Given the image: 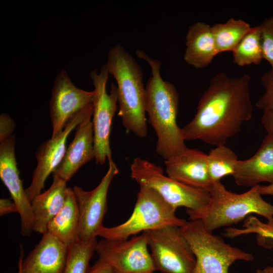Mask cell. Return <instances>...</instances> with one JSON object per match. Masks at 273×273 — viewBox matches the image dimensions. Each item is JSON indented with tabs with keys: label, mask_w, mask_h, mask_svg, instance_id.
<instances>
[{
	"label": "cell",
	"mask_w": 273,
	"mask_h": 273,
	"mask_svg": "<svg viewBox=\"0 0 273 273\" xmlns=\"http://www.w3.org/2000/svg\"><path fill=\"white\" fill-rule=\"evenodd\" d=\"M251 79L247 74L232 77L219 72L213 76L194 118L181 128L184 140H199L215 147L225 145L252 117Z\"/></svg>",
	"instance_id": "cell-1"
},
{
	"label": "cell",
	"mask_w": 273,
	"mask_h": 273,
	"mask_svg": "<svg viewBox=\"0 0 273 273\" xmlns=\"http://www.w3.org/2000/svg\"><path fill=\"white\" fill-rule=\"evenodd\" d=\"M135 53L148 63L151 69L152 75L145 87L146 112L157 135L156 153L167 160L187 148L181 128L177 123L179 95L172 83L162 79L160 61L141 50L136 51Z\"/></svg>",
	"instance_id": "cell-2"
},
{
	"label": "cell",
	"mask_w": 273,
	"mask_h": 273,
	"mask_svg": "<svg viewBox=\"0 0 273 273\" xmlns=\"http://www.w3.org/2000/svg\"><path fill=\"white\" fill-rule=\"evenodd\" d=\"M105 66L117 82L118 115L123 126L139 138L146 137V88L141 67L119 44L109 50Z\"/></svg>",
	"instance_id": "cell-3"
},
{
	"label": "cell",
	"mask_w": 273,
	"mask_h": 273,
	"mask_svg": "<svg viewBox=\"0 0 273 273\" xmlns=\"http://www.w3.org/2000/svg\"><path fill=\"white\" fill-rule=\"evenodd\" d=\"M260 185L237 194L228 190L220 181L209 188L208 203L196 210L187 209L190 220H199L208 231L236 223L251 214L268 220L273 217V205L265 201L260 192Z\"/></svg>",
	"instance_id": "cell-4"
},
{
	"label": "cell",
	"mask_w": 273,
	"mask_h": 273,
	"mask_svg": "<svg viewBox=\"0 0 273 273\" xmlns=\"http://www.w3.org/2000/svg\"><path fill=\"white\" fill-rule=\"evenodd\" d=\"M196 258L193 273H229V267L237 260L252 261V254L224 242L208 231L199 220L187 221L180 227ZM256 273H273V267L257 270Z\"/></svg>",
	"instance_id": "cell-5"
},
{
	"label": "cell",
	"mask_w": 273,
	"mask_h": 273,
	"mask_svg": "<svg viewBox=\"0 0 273 273\" xmlns=\"http://www.w3.org/2000/svg\"><path fill=\"white\" fill-rule=\"evenodd\" d=\"M175 210L154 190L140 186L130 216L119 225L109 228L103 226L98 236L106 239H127L140 232L167 225L181 227L187 221L177 217Z\"/></svg>",
	"instance_id": "cell-6"
},
{
	"label": "cell",
	"mask_w": 273,
	"mask_h": 273,
	"mask_svg": "<svg viewBox=\"0 0 273 273\" xmlns=\"http://www.w3.org/2000/svg\"><path fill=\"white\" fill-rule=\"evenodd\" d=\"M130 176L140 186L156 191L167 203L176 209L185 207L196 210L209 202V190L195 188L177 181L164 174L161 167L140 157L131 164Z\"/></svg>",
	"instance_id": "cell-7"
},
{
	"label": "cell",
	"mask_w": 273,
	"mask_h": 273,
	"mask_svg": "<svg viewBox=\"0 0 273 273\" xmlns=\"http://www.w3.org/2000/svg\"><path fill=\"white\" fill-rule=\"evenodd\" d=\"M145 232L156 270L193 273L196 258L180 227L167 225Z\"/></svg>",
	"instance_id": "cell-8"
},
{
	"label": "cell",
	"mask_w": 273,
	"mask_h": 273,
	"mask_svg": "<svg viewBox=\"0 0 273 273\" xmlns=\"http://www.w3.org/2000/svg\"><path fill=\"white\" fill-rule=\"evenodd\" d=\"M109 72L104 65L99 73L94 69L90 77L94 85L93 125L95 159L97 164H104L107 159L113 160L110 146V135L113 118L117 111L118 103L117 87L111 84L109 94L106 92Z\"/></svg>",
	"instance_id": "cell-9"
},
{
	"label": "cell",
	"mask_w": 273,
	"mask_h": 273,
	"mask_svg": "<svg viewBox=\"0 0 273 273\" xmlns=\"http://www.w3.org/2000/svg\"><path fill=\"white\" fill-rule=\"evenodd\" d=\"M99 258L120 273H154L145 232L129 239H103L97 243Z\"/></svg>",
	"instance_id": "cell-10"
},
{
	"label": "cell",
	"mask_w": 273,
	"mask_h": 273,
	"mask_svg": "<svg viewBox=\"0 0 273 273\" xmlns=\"http://www.w3.org/2000/svg\"><path fill=\"white\" fill-rule=\"evenodd\" d=\"M119 172L111 160L108 169L99 185L93 190L86 191L77 186L73 190L79 213L78 241L90 243L97 241V237L103 225V220L107 210V194L114 177Z\"/></svg>",
	"instance_id": "cell-11"
},
{
	"label": "cell",
	"mask_w": 273,
	"mask_h": 273,
	"mask_svg": "<svg viewBox=\"0 0 273 273\" xmlns=\"http://www.w3.org/2000/svg\"><path fill=\"white\" fill-rule=\"evenodd\" d=\"M93 104L71 118L60 132L39 146L35 153L37 165L33 173L31 182L25 189L31 202L36 196L41 193L46 179L61 163L66 152V143L69 134L84 119L93 116Z\"/></svg>",
	"instance_id": "cell-12"
},
{
	"label": "cell",
	"mask_w": 273,
	"mask_h": 273,
	"mask_svg": "<svg viewBox=\"0 0 273 273\" xmlns=\"http://www.w3.org/2000/svg\"><path fill=\"white\" fill-rule=\"evenodd\" d=\"M94 94V90L77 87L67 72L60 71L55 78L50 102L52 136L60 132L75 115L92 105Z\"/></svg>",
	"instance_id": "cell-13"
},
{
	"label": "cell",
	"mask_w": 273,
	"mask_h": 273,
	"mask_svg": "<svg viewBox=\"0 0 273 273\" xmlns=\"http://www.w3.org/2000/svg\"><path fill=\"white\" fill-rule=\"evenodd\" d=\"M15 150V135L0 142V177L18 208L21 234L28 236L32 232L34 216L31 203L20 178Z\"/></svg>",
	"instance_id": "cell-14"
},
{
	"label": "cell",
	"mask_w": 273,
	"mask_h": 273,
	"mask_svg": "<svg viewBox=\"0 0 273 273\" xmlns=\"http://www.w3.org/2000/svg\"><path fill=\"white\" fill-rule=\"evenodd\" d=\"M207 158V154L187 147L177 155L165 160L167 175L190 187L209 190L212 183Z\"/></svg>",
	"instance_id": "cell-15"
},
{
	"label": "cell",
	"mask_w": 273,
	"mask_h": 273,
	"mask_svg": "<svg viewBox=\"0 0 273 273\" xmlns=\"http://www.w3.org/2000/svg\"><path fill=\"white\" fill-rule=\"evenodd\" d=\"M92 116L86 118L76 127L74 137L53 175L67 182L81 166L95 158Z\"/></svg>",
	"instance_id": "cell-16"
},
{
	"label": "cell",
	"mask_w": 273,
	"mask_h": 273,
	"mask_svg": "<svg viewBox=\"0 0 273 273\" xmlns=\"http://www.w3.org/2000/svg\"><path fill=\"white\" fill-rule=\"evenodd\" d=\"M236 184L251 187L273 183V136L266 134L255 154L238 160L232 175Z\"/></svg>",
	"instance_id": "cell-17"
},
{
	"label": "cell",
	"mask_w": 273,
	"mask_h": 273,
	"mask_svg": "<svg viewBox=\"0 0 273 273\" xmlns=\"http://www.w3.org/2000/svg\"><path fill=\"white\" fill-rule=\"evenodd\" d=\"M68 247L47 232L23 259L24 273H63Z\"/></svg>",
	"instance_id": "cell-18"
},
{
	"label": "cell",
	"mask_w": 273,
	"mask_h": 273,
	"mask_svg": "<svg viewBox=\"0 0 273 273\" xmlns=\"http://www.w3.org/2000/svg\"><path fill=\"white\" fill-rule=\"evenodd\" d=\"M68 188L67 181L53 175L51 187L34 198L31 202L34 216L32 231L42 235L47 232L50 222L64 204Z\"/></svg>",
	"instance_id": "cell-19"
},
{
	"label": "cell",
	"mask_w": 273,
	"mask_h": 273,
	"mask_svg": "<svg viewBox=\"0 0 273 273\" xmlns=\"http://www.w3.org/2000/svg\"><path fill=\"white\" fill-rule=\"evenodd\" d=\"M186 40L184 59L188 64L197 69L207 67L218 54L211 26L206 23L197 22L191 25Z\"/></svg>",
	"instance_id": "cell-20"
},
{
	"label": "cell",
	"mask_w": 273,
	"mask_h": 273,
	"mask_svg": "<svg viewBox=\"0 0 273 273\" xmlns=\"http://www.w3.org/2000/svg\"><path fill=\"white\" fill-rule=\"evenodd\" d=\"M79 213L73 189L68 187L64 204L50 222L47 232L68 248L78 241Z\"/></svg>",
	"instance_id": "cell-21"
},
{
	"label": "cell",
	"mask_w": 273,
	"mask_h": 273,
	"mask_svg": "<svg viewBox=\"0 0 273 273\" xmlns=\"http://www.w3.org/2000/svg\"><path fill=\"white\" fill-rule=\"evenodd\" d=\"M252 27L242 19H229L211 26L218 54L233 52Z\"/></svg>",
	"instance_id": "cell-22"
},
{
	"label": "cell",
	"mask_w": 273,
	"mask_h": 273,
	"mask_svg": "<svg viewBox=\"0 0 273 273\" xmlns=\"http://www.w3.org/2000/svg\"><path fill=\"white\" fill-rule=\"evenodd\" d=\"M232 52L234 63L238 66L259 64L263 59L260 25L252 27Z\"/></svg>",
	"instance_id": "cell-23"
},
{
	"label": "cell",
	"mask_w": 273,
	"mask_h": 273,
	"mask_svg": "<svg viewBox=\"0 0 273 273\" xmlns=\"http://www.w3.org/2000/svg\"><path fill=\"white\" fill-rule=\"evenodd\" d=\"M239 160L235 153L225 145L215 146L207 154V166L212 183L233 175Z\"/></svg>",
	"instance_id": "cell-24"
},
{
	"label": "cell",
	"mask_w": 273,
	"mask_h": 273,
	"mask_svg": "<svg viewBox=\"0 0 273 273\" xmlns=\"http://www.w3.org/2000/svg\"><path fill=\"white\" fill-rule=\"evenodd\" d=\"M97 243H82L77 241L70 246L63 273H86Z\"/></svg>",
	"instance_id": "cell-25"
},
{
	"label": "cell",
	"mask_w": 273,
	"mask_h": 273,
	"mask_svg": "<svg viewBox=\"0 0 273 273\" xmlns=\"http://www.w3.org/2000/svg\"><path fill=\"white\" fill-rule=\"evenodd\" d=\"M242 229L229 227L225 230L223 236L233 239L242 235L256 234L258 242L262 245L265 242L273 241V217L263 223L256 216L249 215L246 217Z\"/></svg>",
	"instance_id": "cell-26"
},
{
	"label": "cell",
	"mask_w": 273,
	"mask_h": 273,
	"mask_svg": "<svg viewBox=\"0 0 273 273\" xmlns=\"http://www.w3.org/2000/svg\"><path fill=\"white\" fill-rule=\"evenodd\" d=\"M260 26L263 59L269 63L273 73V16L265 19Z\"/></svg>",
	"instance_id": "cell-27"
},
{
	"label": "cell",
	"mask_w": 273,
	"mask_h": 273,
	"mask_svg": "<svg viewBox=\"0 0 273 273\" xmlns=\"http://www.w3.org/2000/svg\"><path fill=\"white\" fill-rule=\"evenodd\" d=\"M264 93L258 99L256 106L263 111L273 110V73L270 70L263 73L260 78Z\"/></svg>",
	"instance_id": "cell-28"
},
{
	"label": "cell",
	"mask_w": 273,
	"mask_h": 273,
	"mask_svg": "<svg viewBox=\"0 0 273 273\" xmlns=\"http://www.w3.org/2000/svg\"><path fill=\"white\" fill-rule=\"evenodd\" d=\"M15 123L7 114L3 113L0 116V142H2L13 135Z\"/></svg>",
	"instance_id": "cell-29"
},
{
	"label": "cell",
	"mask_w": 273,
	"mask_h": 273,
	"mask_svg": "<svg viewBox=\"0 0 273 273\" xmlns=\"http://www.w3.org/2000/svg\"><path fill=\"white\" fill-rule=\"evenodd\" d=\"M113 268L104 260L99 258L93 265L89 267L86 273H114Z\"/></svg>",
	"instance_id": "cell-30"
},
{
	"label": "cell",
	"mask_w": 273,
	"mask_h": 273,
	"mask_svg": "<svg viewBox=\"0 0 273 273\" xmlns=\"http://www.w3.org/2000/svg\"><path fill=\"white\" fill-rule=\"evenodd\" d=\"M261 122L267 134L273 136V110L263 111Z\"/></svg>",
	"instance_id": "cell-31"
},
{
	"label": "cell",
	"mask_w": 273,
	"mask_h": 273,
	"mask_svg": "<svg viewBox=\"0 0 273 273\" xmlns=\"http://www.w3.org/2000/svg\"><path fill=\"white\" fill-rule=\"evenodd\" d=\"M13 212H18V208L15 203L7 199L1 198L0 199L1 216Z\"/></svg>",
	"instance_id": "cell-32"
},
{
	"label": "cell",
	"mask_w": 273,
	"mask_h": 273,
	"mask_svg": "<svg viewBox=\"0 0 273 273\" xmlns=\"http://www.w3.org/2000/svg\"><path fill=\"white\" fill-rule=\"evenodd\" d=\"M259 190L262 195L273 196V183L266 186H260Z\"/></svg>",
	"instance_id": "cell-33"
},
{
	"label": "cell",
	"mask_w": 273,
	"mask_h": 273,
	"mask_svg": "<svg viewBox=\"0 0 273 273\" xmlns=\"http://www.w3.org/2000/svg\"><path fill=\"white\" fill-rule=\"evenodd\" d=\"M20 248H21V253H20V256L19 259L18 264V273H24L23 268H22L24 251H23V247L22 246H21Z\"/></svg>",
	"instance_id": "cell-34"
},
{
	"label": "cell",
	"mask_w": 273,
	"mask_h": 273,
	"mask_svg": "<svg viewBox=\"0 0 273 273\" xmlns=\"http://www.w3.org/2000/svg\"><path fill=\"white\" fill-rule=\"evenodd\" d=\"M114 273H120V272H117V271H114Z\"/></svg>",
	"instance_id": "cell-35"
}]
</instances>
